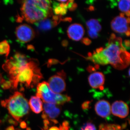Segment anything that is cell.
Returning a JSON list of instances; mask_svg holds the SVG:
<instances>
[{
    "instance_id": "obj_15",
    "label": "cell",
    "mask_w": 130,
    "mask_h": 130,
    "mask_svg": "<svg viewBox=\"0 0 130 130\" xmlns=\"http://www.w3.org/2000/svg\"><path fill=\"white\" fill-rule=\"evenodd\" d=\"M86 26L88 29V34L90 37L94 39L99 36V32L102 29V26L98 20L91 19L86 22Z\"/></svg>"
},
{
    "instance_id": "obj_12",
    "label": "cell",
    "mask_w": 130,
    "mask_h": 130,
    "mask_svg": "<svg viewBox=\"0 0 130 130\" xmlns=\"http://www.w3.org/2000/svg\"><path fill=\"white\" fill-rule=\"evenodd\" d=\"M88 81L91 87L93 89L103 90L104 89L105 76L100 72L93 73L89 76Z\"/></svg>"
},
{
    "instance_id": "obj_25",
    "label": "cell",
    "mask_w": 130,
    "mask_h": 130,
    "mask_svg": "<svg viewBox=\"0 0 130 130\" xmlns=\"http://www.w3.org/2000/svg\"><path fill=\"white\" fill-rule=\"evenodd\" d=\"M6 82V80L3 77L1 73L0 72V87L1 86H2V87L3 85V84L5 83Z\"/></svg>"
},
{
    "instance_id": "obj_9",
    "label": "cell",
    "mask_w": 130,
    "mask_h": 130,
    "mask_svg": "<svg viewBox=\"0 0 130 130\" xmlns=\"http://www.w3.org/2000/svg\"><path fill=\"white\" fill-rule=\"evenodd\" d=\"M15 34L18 40L24 43L30 42L36 36L34 29L27 24H23L18 26L15 30Z\"/></svg>"
},
{
    "instance_id": "obj_17",
    "label": "cell",
    "mask_w": 130,
    "mask_h": 130,
    "mask_svg": "<svg viewBox=\"0 0 130 130\" xmlns=\"http://www.w3.org/2000/svg\"><path fill=\"white\" fill-rule=\"evenodd\" d=\"M68 9L67 3H54L53 5V11L56 16H61L65 15L67 14Z\"/></svg>"
},
{
    "instance_id": "obj_24",
    "label": "cell",
    "mask_w": 130,
    "mask_h": 130,
    "mask_svg": "<svg viewBox=\"0 0 130 130\" xmlns=\"http://www.w3.org/2000/svg\"><path fill=\"white\" fill-rule=\"evenodd\" d=\"M82 42L83 43L86 44V45H89L91 43L90 40L89 38H83L82 40Z\"/></svg>"
},
{
    "instance_id": "obj_10",
    "label": "cell",
    "mask_w": 130,
    "mask_h": 130,
    "mask_svg": "<svg viewBox=\"0 0 130 130\" xmlns=\"http://www.w3.org/2000/svg\"><path fill=\"white\" fill-rule=\"evenodd\" d=\"M61 16H53L52 19L47 18L35 23V25L38 30L40 31H46L49 30L58 25L62 19Z\"/></svg>"
},
{
    "instance_id": "obj_21",
    "label": "cell",
    "mask_w": 130,
    "mask_h": 130,
    "mask_svg": "<svg viewBox=\"0 0 130 130\" xmlns=\"http://www.w3.org/2000/svg\"><path fill=\"white\" fill-rule=\"evenodd\" d=\"M69 123L68 121H65L62 123V124L60 125L59 127L56 126H52L47 130H69Z\"/></svg>"
},
{
    "instance_id": "obj_11",
    "label": "cell",
    "mask_w": 130,
    "mask_h": 130,
    "mask_svg": "<svg viewBox=\"0 0 130 130\" xmlns=\"http://www.w3.org/2000/svg\"><path fill=\"white\" fill-rule=\"evenodd\" d=\"M111 112L114 116L120 118H125L129 114V107L127 104L123 101H116L112 104Z\"/></svg>"
},
{
    "instance_id": "obj_6",
    "label": "cell",
    "mask_w": 130,
    "mask_h": 130,
    "mask_svg": "<svg viewBox=\"0 0 130 130\" xmlns=\"http://www.w3.org/2000/svg\"><path fill=\"white\" fill-rule=\"evenodd\" d=\"M43 110L42 118L43 119L44 126L43 129H42L47 130L51 125L58 123L56 119L59 116L61 109L59 105L44 103Z\"/></svg>"
},
{
    "instance_id": "obj_8",
    "label": "cell",
    "mask_w": 130,
    "mask_h": 130,
    "mask_svg": "<svg viewBox=\"0 0 130 130\" xmlns=\"http://www.w3.org/2000/svg\"><path fill=\"white\" fill-rule=\"evenodd\" d=\"M66 75L63 71L57 73L49 79L47 83L50 88L53 92L60 94L66 90L65 79Z\"/></svg>"
},
{
    "instance_id": "obj_18",
    "label": "cell",
    "mask_w": 130,
    "mask_h": 130,
    "mask_svg": "<svg viewBox=\"0 0 130 130\" xmlns=\"http://www.w3.org/2000/svg\"><path fill=\"white\" fill-rule=\"evenodd\" d=\"M118 6L119 10L126 16L129 17L130 0H119Z\"/></svg>"
},
{
    "instance_id": "obj_22",
    "label": "cell",
    "mask_w": 130,
    "mask_h": 130,
    "mask_svg": "<svg viewBox=\"0 0 130 130\" xmlns=\"http://www.w3.org/2000/svg\"><path fill=\"white\" fill-rule=\"evenodd\" d=\"M80 130H96L95 126L90 122L85 123L81 127Z\"/></svg>"
},
{
    "instance_id": "obj_16",
    "label": "cell",
    "mask_w": 130,
    "mask_h": 130,
    "mask_svg": "<svg viewBox=\"0 0 130 130\" xmlns=\"http://www.w3.org/2000/svg\"><path fill=\"white\" fill-rule=\"evenodd\" d=\"M31 109L37 114L40 113L43 111V103L40 98L37 96L31 97L29 102Z\"/></svg>"
},
{
    "instance_id": "obj_28",
    "label": "cell",
    "mask_w": 130,
    "mask_h": 130,
    "mask_svg": "<svg viewBox=\"0 0 130 130\" xmlns=\"http://www.w3.org/2000/svg\"><path fill=\"white\" fill-rule=\"evenodd\" d=\"M58 1L60 2H66L68 0H57Z\"/></svg>"
},
{
    "instance_id": "obj_1",
    "label": "cell",
    "mask_w": 130,
    "mask_h": 130,
    "mask_svg": "<svg viewBox=\"0 0 130 130\" xmlns=\"http://www.w3.org/2000/svg\"><path fill=\"white\" fill-rule=\"evenodd\" d=\"M2 67L8 74L13 89H17L19 84L28 88H33L43 78L37 60L20 53H16L7 60Z\"/></svg>"
},
{
    "instance_id": "obj_13",
    "label": "cell",
    "mask_w": 130,
    "mask_h": 130,
    "mask_svg": "<svg viewBox=\"0 0 130 130\" xmlns=\"http://www.w3.org/2000/svg\"><path fill=\"white\" fill-rule=\"evenodd\" d=\"M67 35L70 39L73 41H79L83 38L84 29L83 26L79 24H73L68 27Z\"/></svg>"
},
{
    "instance_id": "obj_26",
    "label": "cell",
    "mask_w": 130,
    "mask_h": 130,
    "mask_svg": "<svg viewBox=\"0 0 130 130\" xmlns=\"http://www.w3.org/2000/svg\"><path fill=\"white\" fill-rule=\"evenodd\" d=\"M90 102L87 101L84 103L82 105V108L84 109H86L88 108L89 107V105Z\"/></svg>"
},
{
    "instance_id": "obj_27",
    "label": "cell",
    "mask_w": 130,
    "mask_h": 130,
    "mask_svg": "<svg viewBox=\"0 0 130 130\" xmlns=\"http://www.w3.org/2000/svg\"><path fill=\"white\" fill-rule=\"evenodd\" d=\"M6 130H18L14 128V126H8L7 128H6Z\"/></svg>"
},
{
    "instance_id": "obj_7",
    "label": "cell",
    "mask_w": 130,
    "mask_h": 130,
    "mask_svg": "<svg viewBox=\"0 0 130 130\" xmlns=\"http://www.w3.org/2000/svg\"><path fill=\"white\" fill-rule=\"evenodd\" d=\"M130 18L124 13H120L115 17L111 22V26L115 32L120 34H124L127 36L130 35Z\"/></svg>"
},
{
    "instance_id": "obj_5",
    "label": "cell",
    "mask_w": 130,
    "mask_h": 130,
    "mask_svg": "<svg viewBox=\"0 0 130 130\" xmlns=\"http://www.w3.org/2000/svg\"><path fill=\"white\" fill-rule=\"evenodd\" d=\"M36 96L46 103L58 105H63L69 102L71 98L67 95L61 94L53 92L50 88L47 82L38 83L37 88Z\"/></svg>"
},
{
    "instance_id": "obj_23",
    "label": "cell",
    "mask_w": 130,
    "mask_h": 130,
    "mask_svg": "<svg viewBox=\"0 0 130 130\" xmlns=\"http://www.w3.org/2000/svg\"><path fill=\"white\" fill-rule=\"evenodd\" d=\"M123 46L126 49H129L130 48V41L129 40H125L123 43Z\"/></svg>"
},
{
    "instance_id": "obj_4",
    "label": "cell",
    "mask_w": 130,
    "mask_h": 130,
    "mask_svg": "<svg viewBox=\"0 0 130 130\" xmlns=\"http://www.w3.org/2000/svg\"><path fill=\"white\" fill-rule=\"evenodd\" d=\"M1 105L7 108L9 114L18 121L28 115L29 112L28 100L23 93L19 91L14 92L8 99L3 100Z\"/></svg>"
},
{
    "instance_id": "obj_20",
    "label": "cell",
    "mask_w": 130,
    "mask_h": 130,
    "mask_svg": "<svg viewBox=\"0 0 130 130\" xmlns=\"http://www.w3.org/2000/svg\"><path fill=\"white\" fill-rule=\"evenodd\" d=\"M121 125L114 124H103L100 125L99 130H123Z\"/></svg>"
},
{
    "instance_id": "obj_3",
    "label": "cell",
    "mask_w": 130,
    "mask_h": 130,
    "mask_svg": "<svg viewBox=\"0 0 130 130\" xmlns=\"http://www.w3.org/2000/svg\"><path fill=\"white\" fill-rule=\"evenodd\" d=\"M22 18L30 23H35L53 16L52 0H19Z\"/></svg>"
},
{
    "instance_id": "obj_14",
    "label": "cell",
    "mask_w": 130,
    "mask_h": 130,
    "mask_svg": "<svg viewBox=\"0 0 130 130\" xmlns=\"http://www.w3.org/2000/svg\"><path fill=\"white\" fill-rule=\"evenodd\" d=\"M95 110L98 116L103 118H106L111 113V105L106 100H100L96 103Z\"/></svg>"
},
{
    "instance_id": "obj_19",
    "label": "cell",
    "mask_w": 130,
    "mask_h": 130,
    "mask_svg": "<svg viewBox=\"0 0 130 130\" xmlns=\"http://www.w3.org/2000/svg\"><path fill=\"white\" fill-rule=\"evenodd\" d=\"M10 47L6 40L0 42V54L5 55L7 59L10 53Z\"/></svg>"
},
{
    "instance_id": "obj_2",
    "label": "cell",
    "mask_w": 130,
    "mask_h": 130,
    "mask_svg": "<svg viewBox=\"0 0 130 130\" xmlns=\"http://www.w3.org/2000/svg\"><path fill=\"white\" fill-rule=\"evenodd\" d=\"M102 57L104 65L111 64L117 70L127 67L130 63V54L123 46L121 38L112 34L105 48L97 49Z\"/></svg>"
}]
</instances>
